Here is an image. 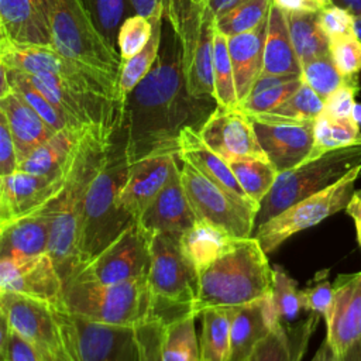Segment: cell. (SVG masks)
I'll use <instances>...</instances> for the list:
<instances>
[{
	"label": "cell",
	"instance_id": "1",
	"mask_svg": "<svg viewBox=\"0 0 361 361\" xmlns=\"http://www.w3.org/2000/svg\"><path fill=\"white\" fill-rule=\"evenodd\" d=\"M164 21L157 62L124 99L128 164L155 155H179L180 133L188 127L199 133L217 107L214 99H197L188 92L180 37Z\"/></svg>",
	"mask_w": 361,
	"mask_h": 361
},
{
	"label": "cell",
	"instance_id": "2",
	"mask_svg": "<svg viewBox=\"0 0 361 361\" xmlns=\"http://www.w3.org/2000/svg\"><path fill=\"white\" fill-rule=\"evenodd\" d=\"M113 138L107 140L94 130H87L80 137L66 171L65 183L51 202L48 254L56 267L63 286L82 268L79 240L86 193L106 158Z\"/></svg>",
	"mask_w": 361,
	"mask_h": 361
},
{
	"label": "cell",
	"instance_id": "3",
	"mask_svg": "<svg viewBox=\"0 0 361 361\" xmlns=\"http://www.w3.org/2000/svg\"><path fill=\"white\" fill-rule=\"evenodd\" d=\"M267 255L254 235L235 240L199 272L193 314L197 317L207 309H237L268 296L272 290L274 267Z\"/></svg>",
	"mask_w": 361,
	"mask_h": 361
},
{
	"label": "cell",
	"instance_id": "4",
	"mask_svg": "<svg viewBox=\"0 0 361 361\" xmlns=\"http://www.w3.org/2000/svg\"><path fill=\"white\" fill-rule=\"evenodd\" d=\"M128 168L126 134L121 126L86 193L79 240L82 268L135 221L120 204Z\"/></svg>",
	"mask_w": 361,
	"mask_h": 361
},
{
	"label": "cell",
	"instance_id": "5",
	"mask_svg": "<svg viewBox=\"0 0 361 361\" xmlns=\"http://www.w3.org/2000/svg\"><path fill=\"white\" fill-rule=\"evenodd\" d=\"M62 307L71 314L111 326L137 329L159 322L147 278L121 283L72 279L63 286Z\"/></svg>",
	"mask_w": 361,
	"mask_h": 361
},
{
	"label": "cell",
	"instance_id": "6",
	"mask_svg": "<svg viewBox=\"0 0 361 361\" xmlns=\"http://www.w3.org/2000/svg\"><path fill=\"white\" fill-rule=\"evenodd\" d=\"M0 313L35 348L42 361H79L72 316L63 307L0 292Z\"/></svg>",
	"mask_w": 361,
	"mask_h": 361
},
{
	"label": "cell",
	"instance_id": "7",
	"mask_svg": "<svg viewBox=\"0 0 361 361\" xmlns=\"http://www.w3.org/2000/svg\"><path fill=\"white\" fill-rule=\"evenodd\" d=\"M52 45L66 58L120 85L123 61L94 27L82 0H44Z\"/></svg>",
	"mask_w": 361,
	"mask_h": 361
},
{
	"label": "cell",
	"instance_id": "8",
	"mask_svg": "<svg viewBox=\"0 0 361 361\" xmlns=\"http://www.w3.org/2000/svg\"><path fill=\"white\" fill-rule=\"evenodd\" d=\"M357 168H361V144L331 149L279 172L259 204L255 228L292 204L334 185Z\"/></svg>",
	"mask_w": 361,
	"mask_h": 361
},
{
	"label": "cell",
	"instance_id": "9",
	"mask_svg": "<svg viewBox=\"0 0 361 361\" xmlns=\"http://www.w3.org/2000/svg\"><path fill=\"white\" fill-rule=\"evenodd\" d=\"M148 285L157 305L158 320L164 324L193 313L199 274L182 252L179 241L164 234L151 238V268Z\"/></svg>",
	"mask_w": 361,
	"mask_h": 361
},
{
	"label": "cell",
	"instance_id": "10",
	"mask_svg": "<svg viewBox=\"0 0 361 361\" xmlns=\"http://www.w3.org/2000/svg\"><path fill=\"white\" fill-rule=\"evenodd\" d=\"M164 18L172 24L180 37L188 92L197 99H214V17L204 11L202 4L168 0Z\"/></svg>",
	"mask_w": 361,
	"mask_h": 361
},
{
	"label": "cell",
	"instance_id": "11",
	"mask_svg": "<svg viewBox=\"0 0 361 361\" xmlns=\"http://www.w3.org/2000/svg\"><path fill=\"white\" fill-rule=\"evenodd\" d=\"M0 62L27 73H48L79 94H96L124 102L120 85L66 58L54 47L20 45L0 38Z\"/></svg>",
	"mask_w": 361,
	"mask_h": 361
},
{
	"label": "cell",
	"instance_id": "12",
	"mask_svg": "<svg viewBox=\"0 0 361 361\" xmlns=\"http://www.w3.org/2000/svg\"><path fill=\"white\" fill-rule=\"evenodd\" d=\"M360 175L361 168H357L334 185L292 204L271 220L258 226L254 230V237L258 240L265 254L274 252L292 235L344 210L355 192V182Z\"/></svg>",
	"mask_w": 361,
	"mask_h": 361
},
{
	"label": "cell",
	"instance_id": "13",
	"mask_svg": "<svg viewBox=\"0 0 361 361\" xmlns=\"http://www.w3.org/2000/svg\"><path fill=\"white\" fill-rule=\"evenodd\" d=\"M180 179L188 200L197 219L206 220L234 238H250L254 235L258 206L235 199L190 164L182 162Z\"/></svg>",
	"mask_w": 361,
	"mask_h": 361
},
{
	"label": "cell",
	"instance_id": "14",
	"mask_svg": "<svg viewBox=\"0 0 361 361\" xmlns=\"http://www.w3.org/2000/svg\"><path fill=\"white\" fill-rule=\"evenodd\" d=\"M151 238L137 221L90 259L73 279L121 283L147 278L151 268Z\"/></svg>",
	"mask_w": 361,
	"mask_h": 361
},
{
	"label": "cell",
	"instance_id": "15",
	"mask_svg": "<svg viewBox=\"0 0 361 361\" xmlns=\"http://www.w3.org/2000/svg\"><path fill=\"white\" fill-rule=\"evenodd\" d=\"M326 340L341 361H361V271L338 275Z\"/></svg>",
	"mask_w": 361,
	"mask_h": 361
},
{
	"label": "cell",
	"instance_id": "16",
	"mask_svg": "<svg viewBox=\"0 0 361 361\" xmlns=\"http://www.w3.org/2000/svg\"><path fill=\"white\" fill-rule=\"evenodd\" d=\"M258 142L278 172L305 162L314 142V120L298 121L268 114L250 116Z\"/></svg>",
	"mask_w": 361,
	"mask_h": 361
},
{
	"label": "cell",
	"instance_id": "17",
	"mask_svg": "<svg viewBox=\"0 0 361 361\" xmlns=\"http://www.w3.org/2000/svg\"><path fill=\"white\" fill-rule=\"evenodd\" d=\"M0 292L18 293L62 307L63 283L48 252L0 258Z\"/></svg>",
	"mask_w": 361,
	"mask_h": 361
},
{
	"label": "cell",
	"instance_id": "18",
	"mask_svg": "<svg viewBox=\"0 0 361 361\" xmlns=\"http://www.w3.org/2000/svg\"><path fill=\"white\" fill-rule=\"evenodd\" d=\"M204 144L227 162L237 158H262L252 121L241 109L217 106L199 131Z\"/></svg>",
	"mask_w": 361,
	"mask_h": 361
},
{
	"label": "cell",
	"instance_id": "19",
	"mask_svg": "<svg viewBox=\"0 0 361 361\" xmlns=\"http://www.w3.org/2000/svg\"><path fill=\"white\" fill-rule=\"evenodd\" d=\"M71 316L79 361H140L137 329Z\"/></svg>",
	"mask_w": 361,
	"mask_h": 361
},
{
	"label": "cell",
	"instance_id": "20",
	"mask_svg": "<svg viewBox=\"0 0 361 361\" xmlns=\"http://www.w3.org/2000/svg\"><path fill=\"white\" fill-rule=\"evenodd\" d=\"M65 176L52 179L18 169L0 176V226L28 216L54 200Z\"/></svg>",
	"mask_w": 361,
	"mask_h": 361
},
{
	"label": "cell",
	"instance_id": "21",
	"mask_svg": "<svg viewBox=\"0 0 361 361\" xmlns=\"http://www.w3.org/2000/svg\"><path fill=\"white\" fill-rule=\"evenodd\" d=\"M197 220L180 179V165L165 188L155 196L137 223L149 234H164L179 241L182 234Z\"/></svg>",
	"mask_w": 361,
	"mask_h": 361
},
{
	"label": "cell",
	"instance_id": "22",
	"mask_svg": "<svg viewBox=\"0 0 361 361\" xmlns=\"http://www.w3.org/2000/svg\"><path fill=\"white\" fill-rule=\"evenodd\" d=\"M180 162L179 155L165 154L130 164L128 175L120 193L121 207L137 221L148 204L165 188Z\"/></svg>",
	"mask_w": 361,
	"mask_h": 361
},
{
	"label": "cell",
	"instance_id": "23",
	"mask_svg": "<svg viewBox=\"0 0 361 361\" xmlns=\"http://www.w3.org/2000/svg\"><path fill=\"white\" fill-rule=\"evenodd\" d=\"M0 38L20 45L54 47L44 0H0Z\"/></svg>",
	"mask_w": 361,
	"mask_h": 361
},
{
	"label": "cell",
	"instance_id": "24",
	"mask_svg": "<svg viewBox=\"0 0 361 361\" xmlns=\"http://www.w3.org/2000/svg\"><path fill=\"white\" fill-rule=\"evenodd\" d=\"M51 202L28 216L0 226V258L30 257L48 252Z\"/></svg>",
	"mask_w": 361,
	"mask_h": 361
},
{
	"label": "cell",
	"instance_id": "25",
	"mask_svg": "<svg viewBox=\"0 0 361 361\" xmlns=\"http://www.w3.org/2000/svg\"><path fill=\"white\" fill-rule=\"evenodd\" d=\"M267 28L268 17L254 30L227 38L238 104L251 93L262 73Z\"/></svg>",
	"mask_w": 361,
	"mask_h": 361
},
{
	"label": "cell",
	"instance_id": "26",
	"mask_svg": "<svg viewBox=\"0 0 361 361\" xmlns=\"http://www.w3.org/2000/svg\"><path fill=\"white\" fill-rule=\"evenodd\" d=\"M179 159L190 164L210 182L234 196L235 199L254 203L235 179L228 162L212 151L199 133L190 127L185 128L179 137ZM255 204V203H254ZM258 206V204H257ZM259 207V206H258Z\"/></svg>",
	"mask_w": 361,
	"mask_h": 361
},
{
	"label": "cell",
	"instance_id": "27",
	"mask_svg": "<svg viewBox=\"0 0 361 361\" xmlns=\"http://www.w3.org/2000/svg\"><path fill=\"white\" fill-rule=\"evenodd\" d=\"M0 114L11 133L18 162L56 133L16 92L0 99Z\"/></svg>",
	"mask_w": 361,
	"mask_h": 361
},
{
	"label": "cell",
	"instance_id": "28",
	"mask_svg": "<svg viewBox=\"0 0 361 361\" xmlns=\"http://www.w3.org/2000/svg\"><path fill=\"white\" fill-rule=\"evenodd\" d=\"M86 131L87 130L75 131L71 128L56 131L49 140L38 145L18 162V171L52 179L65 176L71 165L75 147Z\"/></svg>",
	"mask_w": 361,
	"mask_h": 361
},
{
	"label": "cell",
	"instance_id": "29",
	"mask_svg": "<svg viewBox=\"0 0 361 361\" xmlns=\"http://www.w3.org/2000/svg\"><path fill=\"white\" fill-rule=\"evenodd\" d=\"M322 317L310 313L298 326H276L251 351L247 361H302L307 341Z\"/></svg>",
	"mask_w": 361,
	"mask_h": 361
},
{
	"label": "cell",
	"instance_id": "30",
	"mask_svg": "<svg viewBox=\"0 0 361 361\" xmlns=\"http://www.w3.org/2000/svg\"><path fill=\"white\" fill-rule=\"evenodd\" d=\"M300 73L302 66L290 41L286 16L272 4L268 16L261 76H300Z\"/></svg>",
	"mask_w": 361,
	"mask_h": 361
},
{
	"label": "cell",
	"instance_id": "31",
	"mask_svg": "<svg viewBox=\"0 0 361 361\" xmlns=\"http://www.w3.org/2000/svg\"><path fill=\"white\" fill-rule=\"evenodd\" d=\"M235 240L223 228L197 219L179 238V245L186 258L193 264L197 274L226 252Z\"/></svg>",
	"mask_w": 361,
	"mask_h": 361
},
{
	"label": "cell",
	"instance_id": "32",
	"mask_svg": "<svg viewBox=\"0 0 361 361\" xmlns=\"http://www.w3.org/2000/svg\"><path fill=\"white\" fill-rule=\"evenodd\" d=\"M269 331L264 299L234 309L230 331V361H247L254 347Z\"/></svg>",
	"mask_w": 361,
	"mask_h": 361
},
{
	"label": "cell",
	"instance_id": "33",
	"mask_svg": "<svg viewBox=\"0 0 361 361\" xmlns=\"http://www.w3.org/2000/svg\"><path fill=\"white\" fill-rule=\"evenodd\" d=\"M285 16L300 66L329 54V38L319 24V13H285Z\"/></svg>",
	"mask_w": 361,
	"mask_h": 361
},
{
	"label": "cell",
	"instance_id": "34",
	"mask_svg": "<svg viewBox=\"0 0 361 361\" xmlns=\"http://www.w3.org/2000/svg\"><path fill=\"white\" fill-rule=\"evenodd\" d=\"M234 309H207L202 316V361H230V331Z\"/></svg>",
	"mask_w": 361,
	"mask_h": 361
},
{
	"label": "cell",
	"instance_id": "35",
	"mask_svg": "<svg viewBox=\"0 0 361 361\" xmlns=\"http://www.w3.org/2000/svg\"><path fill=\"white\" fill-rule=\"evenodd\" d=\"M193 313L164 324L162 360L164 361H202L200 344L196 336Z\"/></svg>",
	"mask_w": 361,
	"mask_h": 361
},
{
	"label": "cell",
	"instance_id": "36",
	"mask_svg": "<svg viewBox=\"0 0 361 361\" xmlns=\"http://www.w3.org/2000/svg\"><path fill=\"white\" fill-rule=\"evenodd\" d=\"M357 144H361V128L351 118H333L322 113L314 120V142L307 159Z\"/></svg>",
	"mask_w": 361,
	"mask_h": 361
},
{
	"label": "cell",
	"instance_id": "37",
	"mask_svg": "<svg viewBox=\"0 0 361 361\" xmlns=\"http://www.w3.org/2000/svg\"><path fill=\"white\" fill-rule=\"evenodd\" d=\"M228 165L244 193L258 206L279 173L268 159L262 158H237L228 161Z\"/></svg>",
	"mask_w": 361,
	"mask_h": 361
},
{
	"label": "cell",
	"instance_id": "38",
	"mask_svg": "<svg viewBox=\"0 0 361 361\" xmlns=\"http://www.w3.org/2000/svg\"><path fill=\"white\" fill-rule=\"evenodd\" d=\"M149 20L152 23V34L147 45L133 58L123 61V68L120 75V92L124 99L151 71L161 51L164 13L157 14Z\"/></svg>",
	"mask_w": 361,
	"mask_h": 361
},
{
	"label": "cell",
	"instance_id": "39",
	"mask_svg": "<svg viewBox=\"0 0 361 361\" xmlns=\"http://www.w3.org/2000/svg\"><path fill=\"white\" fill-rule=\"evenodd\" d=\"M272 0H240L214 18V25L224 37L238 35L254 30L269 14Z\"/></svg>",
	"mask_w": 361,
	"mask_h": 361
},
{
	"label": "cell",
	"instance_id": "40",
	"mask_svg": "<svg viewBox=\"0 0 361 361\" xmlns=\"http://www.w3.org/2000/svg\"><path fill=\"white\" fill-rule=\"evenodd\" d=\"M89 13L94 27L106 41V44L116 52L118 31L127 14L131 10L128 0H82ZM120 54V52H118Z\"/></svg>",
	"mask_w": 361,
	"mask_h": 361
},
{
	"label": "cell",
	"instance_id": "41",
	"mask_svg": "<svg viewBox=\"0 0 361 361\" xmlns=\"http://www.w3.org/2000/svg\"><path fill=\"white\" fill-rule=\"evenodd\" d=\"M213 82L214 100L217 106L235 109L238 107V97L234 82V72L230 59L227 37L216 30L214 34V54H213Z\"/></svg>",
	"mask_w": 361,
	"mask_h": 361
},
{
	"label": "cell",
	"instance_id": "42",
	"mask_svg": "<svg viewBox=\"0 0 361 361\" xmlns=\"http://www.w3.org/2000/svg\"><path fill=\"white\" fill-rule=\"evenodd\" d=\"M271 302L279 323L283 326H290L303 310L298 282L279 265L274 267Z\"/></svg>",
	"mask_w": 361,
	"mask_h": 361
},
{
	"label": "cell",
	"instance_id": "43",
	"mask_svg": "<svg viewBox=\"0 0 361 361\" xmlns=\"http://www.w3.org/2000/svg\"><path fill=\"white\" fill-rule=\"evenodd\" d=\"M7 66V65H6ZM10 83L13 86V90L18 93L41 117L42 120L54 130L59 131L63 128H68L63 117L58 111V109L45 97L37 87H34L28 79L25 78L24 72L11 69L7 66Z\"/></svg>",
	"mask_w": 361,
	"mask_h": 361
},
{
	"label": "cell",
	"instance_id": "44",
	"mask_svg": "<svg viewBox=\"0 0 361 361\" xmlns=\"http://www.w3.org/2000/svg\"><path fill=\"white\" fill-rule=\"evenodd\" d=\"M324 109V100L303 80L299 89L290 94L282 104L274 109L269 113H265L272 117L307 121L316 120Z\"/></svg>",
	"mask_w": 361,
	"mask_h": 361
},
{
	"label": "cell",
	"instance_id": "45",
	"mask_svg": "<svg viewBox=\"0 0 361 361\" xmlns=\"http://www.w3.org/2000/svg\"><path fill=\"white\" fill-rule=\"evenodd\" d=\"M302 85V78L283 80L267 87L252 89V92L238 104L248 116L265 114L282 104L290 94H293Z\"/></svg>",
	"mask_w": 361,
	"mask_h": 361
},
{
	"label": "cell",
	"instance_id": "46",
	"mask_svg": "<svg viewBox=\"0 0 361 361\" xmlns=\"http://www.w3.org/2000/svg\"><path fill=\"white\" fill-rule=\"evenodd\" d=\"M300 78L323 100H326L345 80L336 68L330 52L303 63Z\"/></svg>",
	"mask_w": 361,
	"mask_h": 361
},
{
	"label": "cell",
	"instance_id": "47",
	"mask_svg": "<svg viewBox=\"0 0 361 361\" xmlns=\"http://www.w3.org/2000/svg\"><path fill=\"white\" fill-rule=\"evenodd\" d=\"M151 34L152 23L149 18L140 14L128 16L120 27L117 39L121 61H127L138 54L147 45Z\"/></svg>",
	"mask_w": 361,
	"mask_h": 361
},
{
	"label": "cell",
	"instance_id": "48",
	"mask_svg": "<svg viewBox=\"0 0 361 361\" xmlns=\"http://www.w3.org/2000/svg\"><path fill=\"white\" fill-rule=\"evenodd\" d=\"M329 269L316 272L306 288L300 289L303 310L320 316L324 322L330 314L334 299V286L329 279Z\"/></svg>",
	"mask_w": 361,
	"mask_h": 361
},
{
	"label": "cell",
	"instance_id": "49",
	"mask_svg": "<svg viewBox=\"0 0 361 361\" xmlns=\"http://www.w3.org/2000/svg\"><path fill=\"white\" fill-rule=\"evenodd\" d=\"M330 56L344 76H355L361 71V41L355 34L329 38Z\"/></svg>",
	"mask_w": 361,
	"mask_h": 361
},
{
	"label": "cell",
	"instance_id": "50",
	"mask_svg": "<svg viewBox=\"0 0 361 361\" xmlns=\"http://www.w3.org/2000/svg\"><path fill=\"white\" fill-rule=\"evenodd\" d=\"M360 89L358 75L348 76L340 87H337L326 100L323 113L333 118H351L353 106L355 103V94Z\"/></svg>",
	"mask_w": 361,
	"mask_h": 361
},
{
	"label": "cell",
	"instance_id": "51",
	"mask_svg": "<svg viewBox=\"0 0 361 361\" xmlns=\"http://www.w3.org/2000/svg\"><path fill=\"white\" fill-rule=\"evenodd\" d=\"M319 24L327 38L355 34L354 16L348 10L334 3L319 13Z\"/></svg>",
	"mask_w": 361,
	"mask_h": 361
},
{
	"label": "cell",
	"instance_id": "52",
	"mask_svg": "<svg viewBox=\"0 0 361 361\" xmlns=\"http://www.w3.org/2000/svg\"><path fill=\"white\" fill-rule=\"evenodd\" d=\"M162 322H148L137 327V340L140 347V361L162 360Z\"/></svg>",
	"mask_w": 361,
	"mask_h": 361
},
{
	"label": "cell",
	"instance_id": "53",
	"mask_svg": "<svg viewBox=\"0 0 361 361\" xmlns=\"http://www.w3.org/2000/svg\"><path fill=\"white\" fill-rule=\"evenodd\" d=\"M0 361H42L35 348L13 329L7 343L0 348Z\"/></svg>",
	"mask_w": 361,
	"mask_h": 361
},
{
	"label": "cell",
	"instance_id": "54",
	"mask_svg": "<svg viewBox=\"0 0 361 361\" xmlns=\"http://www.w3.org/2000/svg\"><path fill=\"white\" fill-rule=\"evenodd\" d=\"M18 169L17 149L6 123V118L0 114V176L10 175Z\"/></svg>",
	"mask_w": 361,
	"mask_h": 361
},
{
	"label": "cell",
	"instance_id": "55",
	"mask_svg": "<svg viewBox=\"0 0 361 361\" xmlns=\"http://www.w3.org/2000/svg\"><path fill=\"white\" fill-rule=\"evenodd\" d=\"M331 0H272V4L283 13H320Z\"/></svg>",
	"mask_w": 361,
	"mask_h": 361
},
{
	"label": "cell",
	"instance_id": "56",
	"mask_svg": "<svg viewBox=\"0 0 361 361\" xmlns=\"http://www.w3.org/2000/svg\"><path fill=\"white\" fill-rule=\"evenodd\" d=\"M134 14L152 18L165 11V0H128Z\"/></svg>",
	"mask_w": 361,
	"mask_h": 361
},
{
	"label": "cell",
	"instance_id": "57",
	"mask_svg": "<svg viewBox=\"0 0 361 361\" xmlns=\"http://www.w3.org/2000/svg\"><path fill=\"white\" fill-rule=\"evenodd\" d=\"M344 210L354 221L355 231H357V240L361 247V189H358L353 193V196Z\"/></svg>",
	"mask_w": 361,
	"mask_h": 361
},
{
	"label": "cell",
	"instance_id": "58",
	"mask_svg": "<svg viewBox=\"0 0 361 361\" xmlns=\"http://www.w3.org/2000/svg\"><path fill=\"white\" fill-rule=\"evenodd\" d=\"M238 1L240 0H203L202 7L204 8V11H207L210 16L216 18L219 14L227 11L230 7H233Z\"/></svg>",
	"mask_w": 361,
	"mask_h": 361
},
{
	"label": "cell",
	"instance_id": "59",
	"mask_svg": "<svg viewBox=\"0 0 361 361\" xmlns=\"http://www.w3.org/2000/svg\"><path fill=\"white\" fill-rule=\"evenodd\" d=\"M310 361H341V358L333 351V348L324 338V341L320 344V347L317 348L316 354Z\"/></svg>",
	"mask_w": 361,
	"mask_h": 361
},
{
	"label": "cell",
	"instance_id": "60",
	"mask_svg": "<svg viewBox=\"0 0 361 361\" xmlns=\"http://www.w3.org/2000/svg\"><path fill=\"white\" fill-rule=\"evenodd\" d=\"M13 92H14V90H13L11 83H10L7 66L0 62V99L8 96V94L13 93Z\"/></svg>",
	"mask_w": 361,
	"mask_h": 361
},
{
	"label": "cell",
	"instance_id": "61",
	"mask_svg": "<svg viewBox=\"0 0 361 361\" xmlns=\"http://www.w3.org/2000/svg\"><path fill=\"white\" fill-rule=\"evenodd\" d=\"M331 1L348 10L353 16H361V0H331Z\"/></svg>",
	"mask_w": 361,
	"mask_h": 361
},
{
	"label": "cell",
	"instance_id": "62",
	"mask_svg": "<svg viewBox=\"0 0 361 361\" xmlns=\"http://www.w3.org/2000/svg\"><path fill=\"white\" fill-rule=\"evenodd\" d=\"M351 120L361 128V103L355 102L351 111Z\"/></svg>",
	"mask_w": 361,
	"mask_h": 361
},
{
	"label": "cell",
	"instance_id": "63",
	"mask_svg": "<svg viewBox=\"0 0 361 361\" xmlns=\"http://www.w3.org/2000/svg\"><path fill=\"white\" fill-rule=\"evenodd\" d=\"M354 31L357 38L361 41V16H354Z\"/></svg>",
	"mask_w": 361,
	"mask_h": 361
},
{
	"label": "cell",
	"instance_id": "64",
	"mask_svg": "<svg viewBox=\"0 0 361 361\" xmlns=\"http://www.w3.org/2000/svg\"><path fill=\"white\" fill-rule=\"evenodd\" d=\"M166 1H168V0H165V3H166ZM186 1H189V3H192V4H197V6L203 3V0H186Z\"/></svg>",
	"mask_w": 361,
	"mask_h": 361
}]
</instances>
